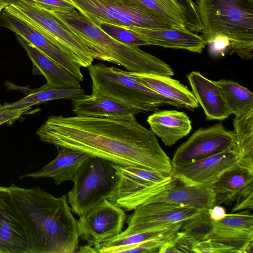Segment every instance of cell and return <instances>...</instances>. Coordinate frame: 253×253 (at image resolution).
<instances>
[{
    "instance_id": "obj_39",
    "label": "cell",
    "mask_w": 253,
    "mask_h": 253,
    "mask_svg": "<svg viewBox=\"0 0 253 253\" xmlns=\"http://www.w3.org/2000/svg\"><path fill=\"white\" fill-rule=\"evenodd\" d=\"M78 253H98L97 250L93 246L86 245L84 246H81L78 248Z\"/></svg>"
},
{
    "instance_id": "obj_3",
    "label": "cell",
    "mask_w": 253,
    "mask_h": 253,
    "mask_svg": "<svg viewBox=\"0 0 253 253\" xmlns=\"http://www.w3.org/2000/svg\"><path fill=\"white\" fill-rule=\"evenodd\" d=\"M47 12L81 38L94 53L95 59L123 66L131 72L173 76V70L165 61L138 46L114 39L78 10Z\"/></svg>"
},
{
    "instance_id": "obj_26",
    "label": "cell",
    "mask_w": 253,
    "mask_h": 253,
    "mask_svg": "<svg viewBox=\"0 0 253 253\" xmlns=\"http://www.w3.org/2000/svg\"><path fill=\"white\" fill-rule=\"evenodd\" d=\"M21 87L24 89L21 86ZM28 90L29 91L27 92L24 91V92H27L25 93L27 95L24 98L11 103L5 104L0 107L4 109L9 110L31 108L32 106L48 101L62 99L71 100L84 94V90L82 87L57 88L46 84L40 87Z\"/></svg>"
},
{
    "instance_id": "obj_38",
    "label": "cell",
    "mask_w": 253,
    "mask_h": 253,
    "mask_svg": "<svg viewBox=\"0 0 253 253\" xmlns=\"http://www.w3.org/2000/svg\"><path fill=\"white\" fill-rule=\"evenodd\" d=\"M211 218L214 221L223 219L227 214L225 209L220 205L214 206L209 211Z\"/></svg>"
},
{
    "instance_id": "obj_34",
    "label": "cell",
    "mask_w": 253,
    "mask_h": 253,
    "mask_svg": "<svg viewBox=\"0 0 253 253\" xmlns=\"http://www.w3.org/2000/svg\"><path fill=\"white\" fill-rule=\"evenodd\" d=\"M193 253H239L235 249L221 243L211 239L201 241L193 248Z\"/></svg>"
},
{
    "instance_id": "obj_1",
    "label": "cell",
    "mask_w": 253,
    "mask_h": 253,
    "mask_svg": "<svg viewBox=\"0 0 253 253\" xmlns=\"http://www.w3.org/2000/svg\"><path fill=\"white\" fill-rule=\"evenodd\" d=\"M36 134L41 141L56 147L74 149L120 166L171 175V161L156 135L135 117L50 116Z\"/></svg>"
},
{
    "instance_id": "obj_5",
    "label": "cell",
    "mask_w": 253,
    "mask_h": 253,
    "mask_svg": "<svg viewBox=\"0 0 253 253\" xmlns=\"http://www.w3.org/2000/svg\"><path fill=\"white\" fill-rule=\"evenodd\" d=\"M92 94L118 100L141 113L155 111L164 105L182 108L129 75L126 71L98 63L88 67Z\"/></svg>"
},
{
    "instance_id": "obj_14",
    "label": "cell",
    "mask_w": 253,
    "mask_h": 253,
    "mask_svg": "<svg viewBox=\"0 0 253 253\" xmlns=\"http://www.w3.org/2000/svg\"><path fill=\"white\" fill-rule=\"evenodd\" d=\"M239 163L235 150H229L173 167L171 176L188 185H211Z\"/></svg>"
},
{
    "instance_id": "obj_19",
    "label": "cell",
    "mask_w": 253,
    "mask_h": 253,
    "mask_svg": "<svg viewBox=\"0 0 253 253\" xmlns=\"http://www.w3.org/2000/svg\"><path fill=\"white\" fill-rule=\"evenodd\" d=\"M187 77L192 92L203 108L207 120L222 121L231 115L221 90L214 81L198 71L191 72Z\"/></svg>"
},
{
    "instance_id": "obj_7",
    "label": "cell",
    "mask_w": 253,
    "mask_h": 253,
    "mask_svg": "<svg viewBox=\"0 0 253 253\" xmlns=\"http://www.w3.org/2000/svg\"><path fill=\"white\" fill-rule=\"evenodd\" d=\"M117 182L108 200L130 211L146 204L153 196L169 186L172 177L137 167L114 164Z\"/></svg>"
},
{
    "instance_id": "obj_16",
    "label": "cell",
    "mask_w": 253,
    "mask_h": 253,
    "mask_svg": "<svg viewBox=\"0 0 253 253\" xmlns=\"http://www.w3.org/2000/svg\"><path fill=\"white\" fill-rule=\"evenodd\" d=\"M125 28L147 42L148 45L175 49H184L198 53H201L207 45L202 36L188 29L141 27Z\"/></svg>"
},
{
    "instance_id": "obj_28",
    "label": "cell",
    "mask_w": 253,
    "mask_h": 253,
    "mask_svg": "<svg viewBox=\"0 0 253 253\" xmlns=\"http://www.w3.org/2000/svg\"><path fill=\"white\" fill-rule=\"evenodd\" d=\"M214 82L220 87L231 114L238 117L253 109V94L247 88L231 80Z\"/></svg>"
},
{
    "instance_id": "obj_15",
    "label": "cell",
    "mask_w": 253,
    "mask_h": 253,
    "mask_svg": "<svg viewBox=\"0 0 253 253\" xmlns=\"http://www.w3.org/2000/svg\"><path fill=\"white\" fill-rule=\"evenodd\" d=\"M207 239L233 248L239 253H253V214L247 210L237 213L227 214L218 221L213 220L212 229Z\"/></svg>"
},
{
    "instance_id": "obj_2",
    "label": "cell",
    "mask_w": 253,
    "mask_h": 253,
    "mask_svg": "<svg viewBox=\"0 0 253 253\" xmlns=\"http://www.w3.org/2000/svg\"><path fill=\"white\" fill-rule=\"evenodd\" d=\"M14 201L29 217L40 253H74L79 248L77 220L67 195L55 197L40 187H8Z\"/></svg>"
},
{
    "instance_id": "obj_32",
    "label": "cell",
    "mask_w": 253,
    "mask_h": 253,
    "mask_svg": "<svg viewBox=\"0 0 253 253\" xmlns=\"http://www.w3.org/2000/svg\"><path fill=\"white\" fill-rule=\"evenodd\" d=\"M197 243L187 234L179 230L162 246L159 253H193V248Z\"/></svg>"
},
{
    "instance_id": "obj_18",
    "label": "cell",
    "mask_w": 253,
    "mask_h": 253,
    "mask_svg": "<svg viewBox=\"0 0 253 253\" xmlns=\"http://www.w3.org/2000/svg\"><path fill=\"white\" fill-rule=\"evenodd\" d=\"M210 186L215 195L214 206H231L243 196L253 193V170L238 164Z\"/></svg>"
},
{
    "instance_id": "obj_21",
    "label": "cell",
    "mask_w": 253,
    "mask_h": 253,
    "mask_svg": "<svg viewBox=\"0 0 253 253\" xmlns=\"http://www.w3.org/2000/svg\"><path fill=\"white\" fill-rule=\"evenodd\" d=\"M19 43L24 48L32 61L34 69L42 74L46 84L62 88L82 87L81 82L70 72L19 35H16Z\"/></svg>"
},
{
    "instance_id": "obj_36",
    "label": "cell",
    "mask_w": 253,
    "mask_h": 253,
    "mask_svg": "<svg viewBox=\"0 0 253 253\" xmlns=\"http://www.w3.org/2000/svg\"><path fill=\"white\" fill-rule=\"evenodd\" d=\"M30 109L31 108L9 110L4 109L0 107V126L19 119Z\"/></svg>"
},
{
    "instance_id": "obj_22",
    "label": "cell",
    "mask_w": 253,
    "mask_h": 253,
    "mask_svg": "<svg viewBox=\"0 0 253 253\" xmlns=\"http://www.w3.org/2000/svg\"><path fill=\"white\" fill-rule=\"evenodd\" d=\"M57 157L40 170L28 173L19 177L52 178L56 185L66 181H73L75 176L83 162L90 156L79 150L66 147H56Z\"/></svg>"
},
{
    "instance_id": "obj_27",
    "label": "cell",
    "mask_w": 253,
    "mask_h": 253,
    "mask_svg": "<svg viewBox=\"0 0 253 253\" xmlns=\"http://www.w3.org/2000/svg\"><path fill=\"white\" fill-rule=\"evenodd\" d=\"M233 125L239 164L253 170V109L235 117Z\"/></svg>"
},
{
    "instance_id": "obj_17",
    "label": "cell",
    "mask_w": 253,
    "mask_h": 253,
    "mask_svg": "<svg viewBox=\"0 0 253 253\" xmlns=\"http://www.w3.org/2000/svg\"><path fill=\"white\" fill-rule=\"evenodd\" d=\"M214 201L215 195L210 185H188L174 178L169 187L153 196L146 204L170 203L210 211L214 206Z\"/></svg>"
},
{
    "instance_id": "obj_9",
    "label": "cell",
    "mask_w": 253,
    "mask_h": 253,
    "mask_svg": "<svg viewBox=\"0 0 253 253\" xmlns=\"http://www.w3.org/2000/svg\"><path fill=\"white\" fill-rule=\"evenodd\" d=\"M6 7L53 38L81 67L92 65L94 53L81 38L49 12L29 0H11Z\"/></svg>"
},
{
    "instance_id": "obj_30",
    "label": "cell",
    "mask_w": 253,
    "mask_h": 253,
    "mask_svg": "<svg viewBox=\"0 0 253 253\" xmlns=\"http://www.w3.org/2000/svg\"><path fill=\"white\" fill-rule=\"evenodd\" d=\"M213 226V220L210 217L209 211H203L196 216L185 221L180 229L198 243L205 240Z\"/></svg>"
},
{
    "instance_id": "obj_31",
    "label": "cell",
    "mask_w": 253,
    "mask_h": 253,
    "mask_svg": "<svg viewBox=\"0 0 253 253\" xmlns=\"http://www.w3.org/2000/svg\"><path fill=\"white\" fill-rule=\"evenodd\" d=\"M95 25L111 37L122 42L135 46L148 45L147 42L124 27L105 22H100Z\"/></svg>"
},
{
    "instance_id": "obj_25",
    "label": "cell",
    "mask_w": 253,
    "mask_h": 253,
    "mask_svg": "<svg viewBox=\"0 0 253 253\" xmlns=\"http://www.w3.org/2000/svg\"><path fill=\"white\" fill-rule=\"evenodd\" d=\"M183 222L125 237L116 235L95 248L100 253H121L125 249L147 240L157 238H171L180 230Z\"/></svg>"
},
{
    "instance_id": "obj_24",
    "label": "cell",
    "mask_w": 253,
    "mask_h": 253,
    "mask_svg": "<svg viewBox=\"0 0 253 253\" xmlns=\"http://www.w3.org/2000/svg\"><path fill=\"white\" fill-rule=\"evenodd\" d=\"M137 81L161 95L178 103L182 108L193 110L199 104L193 92L170 77L127 71Z\"/></svg>"
},
{
    "instance_id": "obj_4",
    "label": "cell",
    "mask_w": 253,
    "mask_h": 253,
    "mask_svg": "<svg viewBox=\"0 0 253 253\" xmlns=\"http://www.w3.org/2000/svg\"><path fill=\"white\" fill-rule=\"evenodd\" d=\"M195 4L207 44L216 37H225L228 54L252 59L253 0H196Z\"/></svg>"
},
{
    "instance_id": "obj_13",
    "label": "cell",
    "mask_w": 253,
    "mask_h": 253,
    "mask_svg": "<svg viewBox=\"0 0 253 253\" xmlns=\"http://www.w3.org/2000/svg\"><path fill=\"white\" fill-rule=\"evenodd\" d=\"M79 217V237L95 248L122 232L126 220L125 211L108 199Z\"/></svg>"
},
{
    "instance_id": "obj_11",
    "label": "cell",
    "mask_w": 253,
    "mask_h": 253,
    "mask_svg": "<svg viewBox=\"0 0 253 253\" xmlns=\"http://www.w3.org/2000/svg\"><path fill=\"white\" fill-rule=\"evenodd\" d=\"M235 148L233 130L227 129L221 124L200 128L176 149L171 160L172 166L190 163Z\"/></svg>"
},
{
    "instance_id": "obj_8",
    "label": "cell",
    "mask_w": 253,
    "mask_h": 253,
    "mask_svg": "<svg viewBox=\"0 0 253 253\" xmlns=\"http://www.w3.org/2000/svg\"><path fill=\"white\" fill-rule=\"evenodd\" d=\"M95 24L105 22L125 28H175L168 22L124 0H69Z\"/></svg>"
},
{
    "instance_id": "obj_6",
    "label": "cell",
    "mask_w": 253,
    "mask_h": 253,
    "mask_svg": "<svg viewBox=\"0 0 253 253\" xmlns=\"http://www.w3.org/2000/svg\"><path fill=\"white\" fill-rule=\"evenodd\" d=\"M111 161L96 156L86 159L78 169L67 197L72 211L80 216L108 199L117 182Z\"/></svg>"
},
{
    "instance_id": "obj_40",
    "label": "cell",
    "mask_w": 253,
    "mask_h": 253,
    "mask_svg": "<svg viewBox=\"0 0 253 253\" xmlns=\"http://www.w3.org/2000/svg\"><path fill=\"white\" fill-rule=\"evenodd\" d=\"M9 0H0V16L2 11L8 5Z\"/></svg>"
},
{
    "instance_id": "obj_10",
    "label": "cell",
    "mask_w": 253,
    "mask_h": 253,
    "mask_svg": "<svg viewBox=\"0 0 253 253\" xmlns=\"http://www.w3.org/2000/svg\"><path fill=\"white\" fill-rule=\"evenodd\" d=\"M0 20L1 26L25 39L67 70L80 82L83 81L82 67L64 47L51 37L6 7L2 11Z\"/></svg>"
},
{
    "instance_id": "obj_23",
    "label": "cell",
    "mask_w": 253,
    "mask_h": 253,
    "mask_svg": "<svg viewBox=\"0 0 253 253\" xmlns=\"http://www.w3.org/2000/svg\"><path fill=\"white\" fill-rule=\"evenodd\" d=\"M151 130L167 146H171L187 136L192 129L191 122L183 112L162 110L154 112L147 119Z\"/></svg>"
},
{
    "instance_id": "obj_35",
    "label": "cell",
    "mask_w": 253,
    "mask_h": 253,
    "mask_svg": "<svg viewBox=\"0 0 253 253\" xmlns=\"http://www.w3.org/2000/svg\"><path fill=\"white\" fill-rule=\"evenodd\" d=\"M42 9L47 11L68 12L75 7L69 0H29Z\"/></svg>"
},
{
    "instance_id": "obj_33",
    "label": "cell",
    "mask_w": 253,
    "mask_h": 253,
    "mask_svg": "<svg viewBox=\"0 0 253 253\" xmlns=\"http://www.w3.org/2000/svg\"><path fill=\"white\" fill-rule=\"evenodd\" d=\"M171 238H157L147 240L125 249L121 253H159L162 246Z\"/></svg>"
},
{
    "instance_id": "obj_37",
    "label": "cell",
    "mask_w": 253,
    "mask_h": 253,
    "mask_svg": "<svg viewBox=\"0 0 253 253\" xmlns=\"http://www.w3.org/2000/svg\"><path fill=\"white\" fill-rule=\"evenodd\" d=\"M253 208V193L242 197L234 205L231 213L243 210H252Z\"/></svg>"
},
{
    "instance_id": "obj_29",
    "label": "cell",
    "mask_w": 253,
    "mask_h": 253,
    "mask_svg": "<svg viewBox=\"0 0 253 253\" xmlns=\"http://www.w3.org/2000/svg\"><path fill=\"white\" fill-rule=\"evenodd\" d=\"M124 0L157 15L175 28L187 29L181 12L173 0Z\"/></svg>"
},
{
    "instance_id": "obj_41",
    "label": "cell",
    "mask_w": 253,
    "mask_h": 253,
    "mask_svg": "<svg viewBox=\"0 0 253 253\" xmlns=\"http://www.w3.org/2000/svg\"></svg>"
},
{
    "instance_id": "obj_20",
    "label": "cell",
    "mask_w": 253,
    "mask_h": 253,
    "mask_svg": "<svg viewBox=\"0 0 253 253\" xmlns=\"http://www.w3.org/2000/svg\"><path fill=\"white\" fill-rule=\"evenodd\" d=\"M71 100L72 111L78 116L128 119L141 113L118 100L102 95L84 94Z\"/></svg>"
},
{
    "instance_id": "obj_12",
    "label": "cell",
    "mask_w": 253,
    "mask_h": 253,
    "mask_svg": "<svg viewBox=\"0 0 253 253\" xmlns=\"http://www.w3.org/2000/svg\"><path fill=\"white\" fill-rule=\"evenodd\" d=\"M203 211L190 206L154 203L136 207L126 222L127 227L117 236L125 237L184 222Z\"/></svg>"
}]
</instances>
